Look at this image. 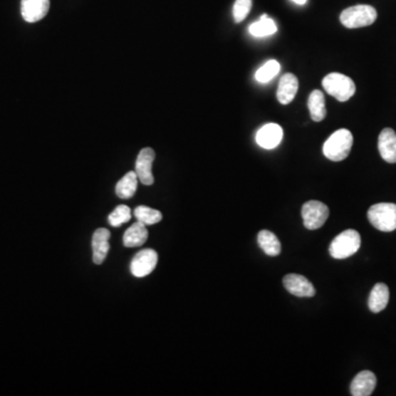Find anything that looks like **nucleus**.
I'll return each instance as SVG.
<instances>
[{
	"label": "nucleus",
	"mask_w": 396,
	"mask_h": 396,
	"mask_svg": "<svg viewBox=\"0 0 396 396\" xmlns=\"http://www.w3.org/2000/svg\"><path fill=\"white\" fill-rule=\"evenodd\" d=\"M278 31L276 22L273 19H270L268 15H264L260 20L250 24L249 32L251 36L256 38H264V36H272Z\"/></svg>",
	"instance_id": "21"
},
{
	"label": "nucleus",
	"mask_w": 396,
	"mask_h": 396,
	"mask_svg": "<svg viewBox=\"0 0 396 396\" xmlns=\"http://www.w3.org/2000/svg\"><path fill=\"white\" fill-rule=\"evenodd\" d=\"M155 159V152L151 147H145L139 152L135 162V173L138 175L143 185H152L155 177L152 174V165Z\"/></svg>",
	"instance_id": "8"
},
{
	"label": "nucleus",
	"mask_w": 396,
	"mask_h": 396,
	"mask_svg": "<svg viewBox=\"0 0 396 396\" xmlns=\"http://www.w3.org/2000/svg\"><path fill=\"white\" fill-rule=\"evenodd\" d=\"M157 251L153 249H145L133 256L130 264V271L135 278H145L153 272L157 264Z\"/></svg>",
	"instance_id": "7"
},
{
	"label": "nucleus",
	"mask_w": 396,
	"mask_h": 396,
	"mask_svg": "<svg viewBox=\"0 0 396 396\" xmlns=\"http://www.w3.org/2000/svg\"><path fill=\"white\" fill-rule=\"evenodd\" d=\"M131 219V210L128 206L119 205L116 209L108 216V222L113 227H120Z\"/></svg>",
	"instance_id": "24"
},
{
	"label": "nucleus",
	"mask_w": 396,
	"mask_h": 396,
	"mask_svg": "<svg viewBox=\"0 0 396 396\" xmlns=\"http://www.w3.org/2000/svg\"><path fill=\"white\" fill-rule=\"evenodd\" d=\"M377 12L372 6L357 5L343 10L340 15V22L348 29L368 27L375 24Z\"/></svg>",
	"instance_id": "3"
},
{
	"label": "nucleus",
	"mask_w": 396,
	"mask_h": 396,
	"mask_svg": "<svg viewBox=\"0 0 396 396\" xmlns=\"http://www.w3.org/2000/svg\"><path fill=\"white\" fill-rule=\"evenodd\" d=\"M283 286L288 293L297 297H313L316 294L311 281L300 274L291 273L283 278Z\"/></svg>",
	"instance_id": "9"
},
{
	"label": "nucleus",
	"mask_w": 396,
	"mask_h": 396,
	"mask_svg": "<svg viewBox=\"0 0 396 396\" xmlns=\"http://www.w3.org/2000/svg\"><path fill=\"white\" fill-rule=\"evenodd\" d=\"M377 387V377L371 371H361L351 382L350 393L353 396H369Z\"/></svg>",
	"instance_id": "12"
},
{
	"label": "nucleus",
	"mask_w": 396,
	"mask_h": 396,
	"mask_svg": "<svg viewBox=\"0 0 396 396\" xmlns=\"http://www.w3.org/2000/svg\"><path fill=\"white\" fill-rule=\"evenodd\" d=\"M323 88L327 94L338 102H347L355 93V84L350 78L340 73H330L323 80Z\"/></svg>",
	"instance_id": "5"
},
{
	"label": "nucleus",
	"mask_w": 396,
	"mask_h": 396,
	"mask_svg": "<svg viewBox=\"0 0 396 396\" xmlns=\"http://www.w3.org/2000/svg\"><path fill=\"white\" fill-rule=\"evenodd\" d=\"M281 66L278 61L271 60L266 62L264 66L259 68L256 73V80L261 84L270 82L273 80L278 73H280Z\"/></svg>",
	"instance_id": "23"
},
{
	"label": "nucleus",
	"mask_w": 396,
	"mask_h": 396,
	"mask_svg": "<svg viewBox=\"0 0 396 396\" xmlns=\"http://www.w3.org/2000/svg\"><path fill=\"white\" fill-rule=\"evenodd\" d=\"M48 9L50 0H21L22 18L30 24L43 19Z\"/></svg>",
	"instance_id": "10"
},
{
	"label": "nucleus",
	"mask_w": 396,
	"mask_h": 396,
	"mask_svg": "<svg viewBox=\"0 0 396 396\" xmlns=\"http://www.w3.org/2000/svg\"><path fill=\"white\" fill-rule=\"evenodd\" d=\"M292 1H294L297 5H305L307 3V0H292Z\"/></svg>",
	"instance_id": "26"
},
{
	"label": "nucleus",
	"mask_w": 396,
	"mask_h": 396,
	"mask_svg": "<svg viewBox=\"0 0 396 396\" xmlns=\"http://www.w3.org/2000/svg\"><path fill=\"white\" fill-rule=\"evenodd\" d=\"M135 217L138 222H142L143 225L152 226L162 220V214L147 206H138L135 209Z\"/></svg>",
	"instance_id": "22"
},
{
	"label": "nucleus",
	"mask_w": 396,
	"mask_h": 396,
	"mask_svg": "<svg viewBox=\"0 0 396 396\" xmlns=\"http://www.w3.org/2000/svg\"><path fill=\"white\" fill-rule=\"evenodd\" d=\"M368 219L380 231L391 232L396 229V204L380 203L368 210Z\"/></svg>",
	"instance_id": "4"
},
{
	"label": "nucleus",
	"mask_w": 396,
	"mask_h": 396,
	"mask_svg": "<svg viewBox=\"0 0 396 396\" xmlns=\"http://www.w3.org/2000/svg\"><path fill=\"white\" fill-rule=\"evenodd\" d=\"M149 237L147 227L142 222H137L123 234V244L127 248H135L145 244Z\"/></svg>",
	"instance_id": "17"
},
{
	"label": "nucleus",
	"mask_w": 396,
	"mask_h": 396,
	"mask_svg": "<svg viewBox=\"0 0 396 396\" xmlns=\"http://www.w3.org/2000/svg\"><path fill=\"white\" fill-rule=\"evenodd\" d=\"M361 237L357 230L348 229L341 232L331 242L329 254L336 260L350 258L360 249Z\"/></svg>",
	"instance_id": "2"
},
{
	"label": "nucleus",
	"mask_w": 396,
	"mask_h": 396,
	"mask_svg": "<svg viewBox=\"0 0 396 396\" xmlns=\"http://www.w3.org/2000/svg\"><path fill=\"white\" fill-rule=\"evenodd\" d=\"M283 139L282 127L278 123H268L266 126L259 129L256 132V140L260 147L264 149H274L280 145Z\"/></svg>",
	"instance_id": "11"
},
{
	"label": "nucleus",
	"mask_w": 396,
	"mask_h": 396,
	"mask_svg": "<svg viewBox=\"0 0 396 396\" xmlns=\"http://www.w3.org/2000/svg\"><path fill=\"white\" fill-rule=\"evenodd\" d=\"M329 209L327 205L318 201H309L302 207V217L305 228L316 230L323 227L328 219Z\"/></svg>",
	"instance_id": "6"
},
{
	"label": "nucleus",
	"mask_w": 396,
	"mask_h": 396,
	"mask_svg": "<svg viewBox=\"0 0 396 396\" xmlns=\"http://www.w3.org/2000/svg\"><path fill=\"white\" fill-rule=\"evenodd\" d=\"M138 175L135 172H128L116 185V194L119 198L129 199L132 197L138 187Z\"/></svg>",
	"instance_id": "20"
},
{
	"label": "nucleus",
	"mask_w": 396,
	"mask_h": 396,
	"mask_svg": "<svg viewBox=\"0 0 396 396\" xmlns=\"http://www.w3.org/2000/svg\"><path fill=\"white\" fill-rule=\"evenodd\" d=\"M307 106L313 120L319 123L326 118L327 110L324 93L318 90H313L309 95Z\"/></svg>",
	"instance_id": "18"
},
{
	"label": "nucleus",
	"mask_w": 396,
	"mask_h": 396,
	"mask_svg": "<svg viewBox=\"0 0 396 396\" xmlns=\"http://www.w3.org/2000/svg\"><path fill=\"white\" fill-rule=\"evenodd\" d=\"M252 8V0H236L232 10L234 22L240 24L246 19V16L249 15Z\"/></svg>",
	"instance_id": "25"
},
{
	"label": "nucleus",
	"mask_w": 396,
	"mask_h": 396,
	"mask_svg": "<svg viewBox=\"0 0 396 396\" xmlns=\"http://www.w3.org/2000/svg\"><path fill=\"white\" fill-rule=\"evenodd\" d=\"M389 301L390 290L387 284L377 283L370 293L368 305H369L370 311L377 314V313L382 312L383 309H385V307L389 304Z\"/></svg>",
	"instance_id": "16"
},
{
	"label": "nucleus",
	"mask_w": 396,
	"mask_h": 396,
	"mask_svg": "<svg viewBox=\"0 0 396 396\" xmlns=\"http://www.w3.org/2000/svg\"><path fill=\"white\" fill-rule=\"evenodd\" d=\"M353 145V135L348 129H339L324 143V155L333 162H340L350 155Z\"/></svg>",
	"instance_id": "1"
},
{
	"label": "nucleus",
	"mask_w": 396,
	"mask_h": 396,
	"mask_svg": "<svg viewBox=\"0 0 396 396\" xmlns=\"http://www.w3.org/2000/svg\"><path fill=\"white\" fill-rule=\"evenodd\" d=\"M258 244L262 251L270 256H278L282 250L278 238L273 232L269 231V230H261L259 232Z\"/></svg>",
	"instance_id": "19"
},
{
	"label": "nucleus",
	"mask_w": 396,
	"mask_h": 396,
	"mask_svg": "<svg viewBox=\"0 0 396 396\" xmlns=\"http://www.w3.org/2000/svg\"><path fill=\"white\" fill-rule=\"evenodd\" d=\"M109 239H110V231L106 228H99L94 232L93 236V261L95 264H102L106 260L108 254Z\"/></svg>",
	"instance_id": "13"
},
{
	"label": "nucleus",
	"mask_w": 396,
	"mask_h": 396,
	"mask_svg": "<svg viewBox=\"0 0 396 396\" xmlns=\"http://www.w3.org/2000/svg\"><path fill=\"white\" fill-rule=\"evenodd\" d=\"M298 90V80L292 73H286L281 78L278 83L276 98L282 105H288L293 102Z\"/></svg>",
	"instance_id": "15"
},
{
	"label": "nucleus",
	"mask_w": 396,
	"mask_h": 396,
	"mask_svg": "<svg viewBox=\"0 0 396 396\" xmlns=\"http://www.w3.org/2000/svg\"><path fill=\"white\" fill-rule=\"evenodd\" d=\"M377 147L382 159L387 163H396V133L393 129L385 128L381 131Z\"/></svg>",
	"instance_id": "14"
}]
</instances>
